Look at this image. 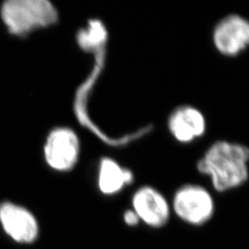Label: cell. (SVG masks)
I'll return each mask as SVG.
<instances>
[{
  "label": "cell",
  "mask_w": 249,
  "mask_h": 249,
  "mask_svg": "<svg viewBox=\"0 0 249 249\" xmlns=\"http://www.w3.org/2000/svg\"><path fill=\"white\" fill-rule=\"evenodd\" d=\"M133 174L124 169L118 162L111 158L101 160L98 171V187L100 191L107 196L119 193L124 186L133 182Z\"/></svg>",
  "instance_id": "obj_9"
},
{
  "label": "cell",
  "mask_w": 249,
  "mask_h": 249,
  "mask_svg": "<svg viewBox=\"0 0 249 249\" xmlns=\"http://www.w3.org/2000/svg\"><path fill=\"white\" fill-rule=\"evenodd\" d=\"M79 137L71 128L58 127L47 137L45 157L48 165L60 172L71 170L80 157Z\"/></svg>",
  "instance_id": "obj_4"
},
{
  "label": "cell",
  "mask_w": 249,
  "mask_h": 249,
  "mask_svg": "<svg viewBox=\"0 0 249 249\" xmlns=\"http://www.w3.org/2000/svg\"><path fill=\"white\" fill-rule=\"evenodd\" d=\"M168 127L179 142H191L205 133L206 119L195 107H181L171 114Z\"/></svg>",
  "instance_id": "obj_8"
},
{
  "label": "cell",
  "mask_w": 249,
  "mask_h": 249,
  "mask_svg": "<svg viewBox=\"0 0 249 249\" xmlns=\"http://www.w3.org/2000/svg\"><path fill=\"white\" fill-rule=\"evenodd\" d=\"M213 44L223 55L239 54L249 44V21L236 14L223 18L214 29Z\"/></svg>",
  "instance_id": "obj_6"
},
{
  "label": "cell",
  "mask_w": 249,
  "mask_h": 249,
  "mask_svg": "<svg viewBox=\"0 0 249 249\" xmlns=\"http://www.w3.org/2000/svg\"><path fill=\"white\" fill-rule=\"evenodd\" d=\"M124 223L130 227L136 226L140 223V220L137 216V214L134 213L132 210L126 211L124 213Z\"/></svg>",
  "instance_id": "obj_11"
},
{
  "label": "cell",
  "mask_w": 249,
  "mask_h": 249,
  "mask_svg": "<svg viewBox=\"0 0 249 249\" xmlns=\"http://www.w3.org/2000/svg\"><path fill=\"white\" fill-rule=\"evenodd\" d=\"M0 221L5 231L14 240L31 243L38 235L35 216L21 207L11 203L0 205Z\"/></svg>",
  "instance_id": "obj_7"
},
{
  "label": "cell",
  "mask_w": 249,
  "mask_h": 249,
  "mask_svg": "<svg viewBox=\"0 0 249 249\" xmlns=\"http://www.w3.org/2000/svg\"><path fill=\"white\" fill-rule=\"evenodd\" d=\"M249 157V149L241 144L217 142L198 160L197 169L211 178L215 190L225 192L247 182Z\"/></svg>",
  "instance_id": "obj_1"
},
{
  "label": "cell",
  "mask_w": 249,
  "mask_h": 249,
  "mask_svg": "<svg viewBox=\"0 0 249 249\" xmlns=\"http://www.w3.org/2000/svg\"><path fill=\"white\" fill-rule=\"evenodd\" d=\"M132 206L140 222L151 228H161L169 222L171 206L160 191L151 187L138 189L132 197Z\"/></svg>",
  "instance_id": "obj_5"
},
{
  "label": "cell",
  "mask_w": 249,
  "mask_h": 249,
  "mask_svg": "<svg viewBox=\"0 0 249 249\" xmlns=\"http://www.w3.org/2000/svg\"><path fill=\"white\" fill-rule=\"evenodd\" d=\"M172 209L181 221L193 226H200L213 218L215 204L213 197L206 188L197 185H187L176 192Z\"/></svg>",
  "instance_id": "obj_3"
},
{
  "label": "cell",
  "mask_w": 249,
  "mask_h": 249,
  "mask_svg": "<svg viewBox=\"0 0 249 249\" xmlns=\"http://www.w3.org/2000/svg\"><path fill=\"white\" fill-rule=\"evenodd\" d=\"M3 21L9 32L23 36L57 20V11L47 0H9L1 9Z\"/></svg>",
  "instance_id": "obj_2"
},
{
  "label": "cell",
  "mask_w": 249,
  "mask_h": 249,
  "mask_svg": "<svg viewBox=\"0 0 249 249\" xmlns=\"http://www.w3.org/2000/svg\"><path fill=\"white\" fill-rule=\"evenodd\" d=\"M107 38V32L103 24L99 21L89 22V26L86 31L80 32L79 35V43L80 45L88 49L100 45L105 42Z\"/></svg>",
  "instance_id": "obj_10"
}]
</instances>
